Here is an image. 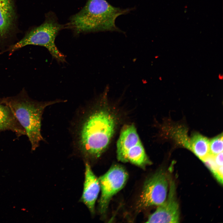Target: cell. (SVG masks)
I'll list each match as a JSON object with an SVG mask.
<instances>
[{"label": "cell", "mask_w": 223, "mask_h": 223, "mask_svg": "<svg viewBox=\"0 0 223 223\" xmlns=\"http://www.w3.org/2000/svg\"><path fill=\"white\" fill-rule=\"evenodd\" d=\"M134 9L115 7L106 0H88L79 12L70 18L68 28L76 34L106 31L124 33L116 26L115 20Z\"/></svg>", "instance_id": "cell-1"}, {"label": "cell", "mask_w": 223, "mask_h": 223, "mask_svg": "<svg viewBox=\"0 0 223 223\" xmlns=\"http://www.w3.org/2000/svg\"><path fill=\"white\" fill-rule=\"evenodd\" d=\"M114 116L107 109L99 108L86 116L79 133V148L86 157L98 158L108 146L116 129Z\"/></svg>", "instance_id": "cell-2"}, {"label": "cell", "mask_w": 223, "mask_h": 223, "mask_svg": "<svg viewBox=\"0 0 223 223\" xmlns=\"http://www.w3.org/2000/svg\"><path fill=\"white\" fill-rule=\"evenodd\" d=\"M59 100L38 102L31 99L22 90L14 97L0 99V102L7 105L24 129L31 144L32 150H35L44 140L41 133V120L45 108L48 106L61 102Z\"/></svg>", "instance_id": "cell-3"}, {"label": "cell", "mask_w": 223, "mask_h": 223, "mask_svg": "<svg viewBox=\"0 0 223 223\" xmlns=\"http://www.w3.org/2000/svg\"><path fill=\"white\" fill-rule=\"evenodd\" d=\"M65 28H68L67 24H60L55 13L49 12L46 15L45 20L42 24L32 28L20 41L10 46L7 50L12 54L28 45L42 46L48 50L58 62H65L66 57L58 49L55 41L59 32Z\"/></svg>", "instance_id": "cell-4"}, {"label": "cell", "mask_w": 223, "mask_h": 223, "mask_svg": "<svg viewBox=\"0 0 223 223\" xmlns=\"http://www.w3.org/2000/svg\"><path fill=\"white\" fill-rule=\"evenodd\" d=\"M117 158L123 163L130 162L144 168L151 164L133 125H125L116 144Z\"/></svg>", "instance_id": "cell-5"}, {"label": "cell", "mask_w": 223, "mask_h": 223, "mask_svg": "<svg viewBox=\"0 0 223 223\" xmlns=\"http://www.w3.org/2000/svg\"><path fill=\"white\" fill-rule=\"evenodd\" d=\"M128 178L125 169L121 165L112 166L98 179L101 190L99 201V211L101 214L106 212L112 197L125 186Z\"/></svg>", "instance_id": "cell-6"}, {"label": "cell", "mask_w": 223, "mask_h": 223, "mask_svg": "<svg viewBox=\"0 0 223 223\" xmlns=\"http://www.w3.org/2000/svg\"><path fill=\"white\" fill-rule=\"evenodd\" d=\"M168 186L167 178L164 171L156 172L144 183L137 208L141 210L163 203L167 198Z\"/></svg>", "instance_id": "cell-7"}, {"label": "cell", "mask_w": 223, "mask_h": 223, "mask_svg": "<svg viewBox=\"0 0 223 223\" xmlns=\"http://www.w3.org/2000/svg\"><path fill=\"white\" fill-rule=\"evenodd\" d=\"M169 189L167 199L158 206L155 211L149 216L147 223H171L179 222V204L176 198L175 184L173 181L170 182Z\"/></svg>", "instance_id": "cell-8"}, {"label": "cell", "mask_w": 223, "mask_h": 223, "mask_svg": "<svg viewBox=\"0 0 223 223\" xmlns=\"http://www.w3.org/2000/svg\"><path fill=\"white\" fill-rule=\"evenodd\" d=\"M100 189L98 179L93 173L90 164L85 165V180L82 201L92 214L94 213L95 205Z\"/></svg>", "instance_id": "cell-9"}, {"label": "cell", "mask_w": 223, "mask_h": 223, "mask_svg": "<svg viewBox=\"0 0 223 223\" xmlns=\"http://www.w3.org/2000/svg\"><path fill=\"white\" fill-rule=\"evenodd\" d=\"M15 16L13 0H0V38H6L13 25Z\"/></svg>", "instance_id": "cell-10"}, {"label": "cell", "mask_w": 223, "mask_h": 223, "mask_svg": "<svg viewBox=\"0 0 223 223\" xmlns=\"http://www.w3.org/2000/svg\"><path fill=\"white\" fill-rule=\"evenodd\" d=\"M6 130L12 131L18 136L26 135L10 108L0 102V131Z\"/></svg>", "instance_id": "cell-11"}, {"label": "cell", "mask_w": 223, "mask_h": 223, "mask_svg": "<svg viewBox=\"0 0 223 223\" xmlns=\"http://www.w3.org/2000/svg\"><path fill=\"white\" fill-rule=\"evenodd\" d=\"M209 141L206 137L195 133L191 137L188 148L203 161L209 154Z\"/></svg>", "instance_id": "cell-12"}, {"label": "cell", "mask_w": 223, "mask_h": 223, "mask_svg": "<svg viewBox=\"0 0 223 223\" xmlns=\"http://www.w3.org/2000/svg\"><path fill=\"white\" fill-rule=\"evenodd\" d=\"M222 133L209 141V154L214 156L223 152Z\"/></svg>", "instance_id": "cell-13"}, {"label": "cell", "mask_w": 223, "mask_h": 223, "mask_svg": "<svg viewBox=\"0 0 223 223\" xmlns=\"http://www.w3.org/2000/svg\"><path fill=\"white\" fill-rule=\"evenodd\" d=\"M218 181L221 184L223 183V166L219 167L217 171L213 174Z\"/></svg>", "instance_id": "cell-14"}, {"label": "cell", "mask_w": 223, "mask_h": 223, "mask_svg": "<svg viewBox=\"0 0 223 223\" xmlns=\"http://www.w3.org/2000/svg\"><path fill=\"white\" fill-rule=\"evenodd\" d=\"M215 163L218 167L223 166V152L214 156Z\"/></svg>", "instance_id": "cell-15"}]
</instances>
